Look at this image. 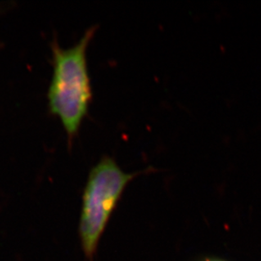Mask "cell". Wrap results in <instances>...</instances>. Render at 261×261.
<instances>
[{"label":"cell","mask_w":261,"mask_h":261,"mask_svg":"<svg viewBox=\"0 0 261 261\" xmlns=\"http://www.w3.org/2000/svg\"><path fill=\"white\" fill-rule=\"evenodd\" d=\"M97 27L85 32L76 44L63 48L57 40L53 41V75L47 91L49 111L57 117L71 147L87 116L92 100L91 78L87 66V51Z\"/></svg>","instance_id":"obj_1"},{"label":"cell","mask_w":261,"mask_h":261,"mask_svg":"<svg viewBox=\"0 0 261 261\" xmlns=\"http://www.w3.org/2000/svg\"><path fill=\"white\" fill-rule=\"evenodd\" d=\"M155 171L152 167L127 173L116 160L103 155L91 168L82 194L79 238L87 261H95L101 237L128 184L139 175Z\"/></svg>","instance_id":"obj_2"},{"label":"cell","mask_w":261,"mask_h":261,"mask_svg":"<svg viewBox=\"0 0 261 261\" xmlns=\"http://www.w3.org/2000/svg\"><path fill=\"white\" fill-rule=\"evenodd\" d=\"M204 261H223V260H219V259H206V260H204Z\"/></svg>","instance_id":"obj_3"}]
</instances>
